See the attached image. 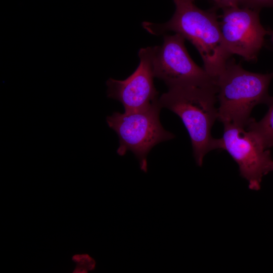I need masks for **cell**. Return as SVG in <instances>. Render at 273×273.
Wrapping results in <instances>:
<instances>
[{"instance_id": "obj_1", "label": "cell", "mask_w": 273, "mask_h": 273, "mask_svg": "<svg viewBox=\"0 0 273 273\" xmlns=\"http://www.w3.org/2000/svg\"><path fill=\"white\" fill-rule=\"evenodd\" d=\"M173 1L175 11L169 20L163 23L144 22L143 27L155 35L169 31L181 34L195 47L204 69L216 80L231 55L224 43L215 11L201 10L190 0Z\"/></svg>"}, {"instance_id": "obj_2", "label": "cell", "mask_w": 273, "mask_h": 273, "mask_svg": "<svg viewBox=\"0 0 273 273\" xmlns=\"http://www.w3.org/2000/svg\"><path fill=\"white\" fill-rule=\"evenodd\" d=\"M216 85H183L168 88L158 103L181 120L189 134L197 165L201 166L205 156L215 150L211 129L218 119Z\"/></svg>"}, {"instance_id": "obj_3", "label": "cell", "mask_w": 273, "mask_h": 273, "mask_svg": "<svg viewBox=\"0 0 273 273\" xmlns=\"http://www.w3.org/2000/svg\"><path fill=\"white\" fill-rule=\"evenodd\" d=\"M272 77V73L246 70L230 58L216 79L219 104L218 119L223 125L247 127L253 119L251 113L254 107L267 103L270 97L268 87Z\"/></svg>"}, {"instance_id": "obj_4", "label": "cell", "mask_w": 273, "mask_h": 273, "mask_svg": "<svg viewBox=\"0 0 273 273\" xmlns=\"http://www.w3.org/2000/svg\"><path fill=\"white\" fill-rule=\"evenodd\" d=\"M162 108L158 100L150 107L136 111L114 112L106 117L109 127L119 138L117 153L124 155L131 151L138 159L141 170L147 172V156L156 145L175 136L165 130L160 120Z\"/></svg>"}, {"instance_id": "obj_5", "label": "cell", "mask_w": 273, "mask_h": 273, "mask_svg": "<svg viewBox=\"0 0 273 273\" xmlns=\"http://www.w3.org/2000/svg\"><path fill=\"white\" fill-rule=\"evenodd\" d=\"M222 136L215 139L214 149L225 150L239 166L249 189L260 190L263 177L271 171L270 152L260 138L246 127L224 125Z\"/></svg>"}, {"instance_id": "obj_6", "label": "cell", "mask_w": 273, "mask_h": 273, "mask_svg": "<svg viewBox=\"0 0 273 273\" xmlns=\"http://www.w3.org/2000/svg\"><path fill=\"white\" fill-rule=\"evenodd\" d=\"M185 39L177 33L165 35L161 46L152 47L155 77L162 80L168 88L189 85H216V80L191 58Z\"/></svg>"}, {"instance_id": "obj_7", "label": "cell", "mask_w": 273, "mask_h": 273, "mask_svg": "<svg viewBox=\"0 0 273 273\" xmlns=\"http://www.w3.org/2000/svg\"><path fill=\"white\" fill-rule=\"evenodd\" d=\"M219 22L224 43L229 53L254 61L262 48L269 30L261 24L259 11L247 7H234L222 9Z\"/></svg>"}, {"instance_id": "obj_8", "label": "cell", "mask_w": 273, "mask_h": 273, "mask_svg": "<svg viewBox=\"0 0 273 273\" xmlns=\"http://www.w3.org/2000/svg\"><path fill=\"white\" fill-rule=\"evenodd\" d=\"M138 55L140 63L132 74L124 80L110 78L106 82L107 97L120 102L126 112L147 108L159 98L154 83L152 47L142 48Z\"/></svg>"}, {"instance_id": "obj_9", "label": "cell", "mask_w": 273, "mask_h": 273, "mask_svg": "<svg viewBox=\"0 0 273 273\" xmlns=\"http://www.w3.org/2000/svg\"><path fill=\"white\" fill-rule=\"evenodd\" d=\"M266 105L268 109L264 116L259 121L253 118L246 128L255 132L269 149L273 146V97L270 96Z\"/></svg>"}, {"instance_id": "obj_10", "label": "cell", "mask_w": 273, "mask_h": 273, "mask_svg": "<svg viewBox=\"0 0 273 273\" xmlns=\"http://www.w3.org/2000/svg\"><path fill=\"white\" fill-rule=\"evenodd\" d=\"M72 260L78 265L88 270H94L96 266L95 260L88 254H76L72 257Z\"/></svg>"}, {"instance_id": "obj_11", "label": "cell", "mask_w": 273, "mask_h": 273, "mask_svg": "<svg viewBox=\"0 0 273 273\" xmlns=\"http://www.w3.org/2000/svg\"><path fill=\"white\" fill-rule=\"evenodd\" d=\"M241 5L259 11L264 7H273V0H243Z\"/></svg>"}, {"instance_id": "obj_12", "label": "cell", "mask_w": 273, "mask_h": 273, "mask_svg": "<svg viewBox=\"0 0 273 273\" xmlns=\"http://www.w3.org/2000/svg\"><path fill=\"white\" fill-rule=\"evenodd\" d=\"M194 2L195 0H190ZM213 1L217 8L221 9L234 7H239L242 5L243 0H212Z\"/></svg>"}, {"instance_id": "obj_13", "label": "cell", "mask_w": 273, "mask_h": 273, "mask_svg": "<svg viewBox=\"0 0 273 273\" xmlns=\"http://www.w3.org/2000/svg\"><path fill=\"white\" fill-rule=\"evenodd\" d=\"M88 270L85 268L77 265L73 272L75 273H85L87 272Z\"/></svg>"}, {"instance_id": "obj_14", "label": "cell", "mask_w": 273, "mask_h": 273, "mask_svg": "<svg viewBox=\"0 0 273 273\" xmlns=\"http://www.w3.org/2000/svg\"><path fill=\"white\" fill-rule=\"evenodd\" d=\"M269 34L270 35L271 40L273 43V30H269ZM273 74V72H272Z\"/></svg>"}, {"instance_id": "obj_15", "label": "cell", "mask_w": 273, "mask_h": 273, "mask_svg": "<svg viewBox=\"0 0 273 273\" xmlns=\"http://www.w3.org/2000/svg\"><path fill=\"white\" fill-rule=\"evenodd\" d=\"M273 171V162L272 163V165H271V171Z\"/></svg>"}]
</instances>
